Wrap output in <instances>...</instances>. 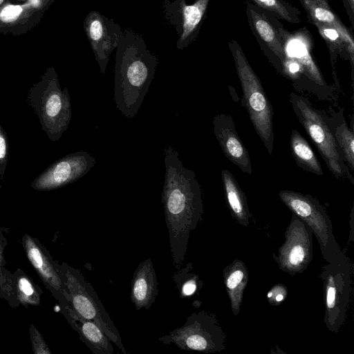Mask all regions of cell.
Wrapping results in <instances>:
<instances>
[{
    "mask_svg": "<svg viewBox=\"0 0 354 354\" xmlns=\"http://www.w3.org/2000/svg\"><path fill=\"white\" fill-rule=\"evenodd\" d=\"M288 295L287 287L282 283H278L272 286L267 294V299L272 306L281 304Z\"/></svg>",
    "mask_w": 354,
    "mask_h": 354,
    "instance_id": "obj_32",
    "label": "cell"
},
{
    "mask_svg": "<svg viewBox=\"0 0 354 354\" xmlns=\"http://www.w3.org/2000/svg\"><path fill=\"white\" fill-rule=\"evenodd\" d=\"M3 1V0H0V5L1 4V3Z\"/></svg>",
    "mask_w": 354,
    "mask_h": 354,
    "instance_id": "obj_36",
    "label": "cell"
},
{
    "mask_svg": "<svg viewBox=\"0 0 354 354\" xmlns=\"http://www.w3.org/2000/svg\"><path fill=\"white\" fill-rule=\"evenodd\" d=\"M21 242L28 260L46 288L58 301L63 313L70 306L69 295L59 270V263L36 238L25 234Z\"/></svg>",
    "mask_w": 354,
    "mask_h": 354,
    "instance_id": "obj_14",
    "label": "cell"
},
{
    "mask_svg": "<svg viewBox=\"0 0 354 354\" xmlns=\"http://www.w3.org/2000/svg\"><path fill=\"white\" fill-rule=\"evenodd\" d=\"M271 16L292 24L301 22L298 8L285 0H250Z\"/></svg>",
    "mask_w": 354,
    "mask_h": 354,
    "instance_id": "obj_27",
    "label": "cell"
},
{
    "mask_svg": "<svg viewBox=\"0 0 354 354\" xmlns=\"http://www.w3.org/2000/svg\"><path fill=\"white\" fill-rule=\"evenodd\" d=\"M228 46L242 88V104L268 153L272 155L274 146L272 106L239 44L232 39Z\"/></svg>",
    "mask_w": 354,
    "mask_h": 354,
    "instance_id": "obj_4",
    "label": "cell"
},
{
    "mask_svg": "<svg viewBox=\"0 0 354 354\" xmlns=\"http://www.w3.org/2000/svg\"><path fill=\"white\" fill-rule=\"evenodd\" d=\"M223 276L232 312L234 316H237L249 280L248 268L243 261L234 259L223 269Z\"/></svg>",
    "mask_w": 354,
    "mask_h": 354,
    "instance_id": "obj_21",
    "label": "cell"
},
{
    "mask_svg": "<svg viewBox=\"0 0 354 354\" xmlns=\"http://www.w3.org/2000/svg\"><path fill=\"white\" fill-rule=\"evenodd\" d=\"M344 7L346 9L351 24L352 28H354V0H342Z\"/></svg>",
    "mask_w": 354,
    "mask_h": 354,
    "instance_id": "obj_34",
    "label": "cell"
},
{
    "mask_svg": "<svg viewBox=\"0 0 354 354\" xmlns=\"http://www.w3.org/2000/svg\"><path fill=\"white\" fill-rule=\"evenodd\" d=\"M164 154L165 175L161 202L176 271L185 260L190 233L202 218L203 205L195 173L183 166L178 152L171 145L165 148Z\"/></svg>",
    "mask_w": 354,
    "mask_h": 354,
    "instance_id": "obj_1",
    "label": "cell"
},
{
    "mask_svg": "<svg viewBox=\"0 0 354 354\" xmlns=\"http://www.w3.org/2000/svg\"><path fill=\"white\" fill-rule=\"evenodd\" d=\"M313 25L317 28L328 48L336 86H338V80L335 72V65L338 55L342 59L349 61L351 66L352 80H353L354 59L351 58L348 47L340 32L334 27L328 25L317 23Z\"/></svg>",
    "mask_w": 354,
    "mask_h": 354,
    "instance_id": "obj_24",
    "label": "cell"
},
{
    "mask_svg": "<svg viewBox=\"0 0 354 354\" xmlns=\"http://www.w3.org/2000/svg\"><path fill=\"white\" fill-rule=\"evenodd\" d=\"M14 290L19 304L26 308L39 306L42 289L39 287L23 270L17 268L12 272Z\"/></svg>",
    "mask_w": 354,
    "mask_h": 354,
    "instance_id": "obj_26",
    "label": "cell"
},
{
    "mask_svg": "<svg viewBox=\"0 0 354 354\" xmlns=\"http://www.w3.org/2000/svg\"><path fill=\"white\" fill-rule=\"evenodd\" d=\"M279 196L291 212L315 234L321 254L326 262L333 261L342 252L334 236L332 222L326 209L316 198L287 189L281 190Z\"/></svg>",
    "mask_w": 354,
    "mask_h": 354,
    "instance_id": "obj_9",
    "label": "cell"
},
{
    "mask_svg": "<svg viewBox=\"0 0 354 354\" xmlns=\"http://www.w3.org/2000/svg\"><path fill=\"white\" fill-rule=\"evenodd\" d=\"M115 50L114 102L122 115L133 119L153 80L158 57L141 35L129 28L122 30Z\"/></svg>",
    "mask_w": 354,
    "mask_h": 354,
    "instance_id": "obj_2",
    "label": "cell"
},
{
    "mask_svg": "<svg viewBox=\"0 0 354 354\" xmlns=\"http://www.w3.org/2000/svg\"><path fill=\"white\" fill-rule=\"evenodd\" d=\"M27 102L48 138L58 141L68 128L72 111L68 90L61 88L54 71H49L29 88Z\"/></svg>",
    "mask_w": 354,
    "mask_h": 354,
    "instance_id": "obj_3",
    "label": "cell"
},
{
    "mask_svg": "<svg viewBox=\"0 0 354 354\" xmlns=\"http://www.w3.org/2000/svg\"><path fill=\"white\" fill-rule=\"evenodd\" d=\"M291 153L302 169L317 175H323L322 166L307 140L296 129L292 131L290 138Z\"/></svg>",
    "mask_w": 354,
    "mask_h": 354,
    "instance_id": "obj_25",
    "label": "cell"
},
{
    "mask_svg": "<svg viewBox=\"0 0 354 354\" xmlns=\"http://www.w3.org/2000/svg\"><path fill=\"white\" fill-rule=\"evenodd\" d=\"M352 266L344 251L322 268L324 316L328 330L338 333L344 324L350 302Z\"/></svg>",
    "mask_w": 354,
    "mask_h": 354,
    "instance_id": "obj_7",
    "label": "cell"
},
{
    "mask_svg": "<svg viewBox=\"0 0 354 354\" xmlns=\"http://www.w3.org/2000/svg\"><path fill=\"white\" fill-rule=\"evenodd\" d=\"M22 8L19 6H8L1 12V19L3 21H12L21 12Z\"/></svg>",
    "mask_w": 354,
    "mask_h": 354,
    "instance_id": "obj_33",
    "label": "cell"
},
{
    "mask_svg": "<svg viewBox=\"0 0 354 354\" xmlns=\"http://www.w3.org/2000/svg\"><path fill=\"white\" fill-rule=\"evenodd\" d=\"M210 0H195L188 4L185 0H165L162 10L165 22L172 26L178 36L176 46L183 50L198 37L206 18Z\"/></svg>",
    "mask_w": 354,
    "mask_h": 354,
    "instance_id": "obj_12",
    "label": "cell"
},
{
    "mask_svg": "<svg viewBox=\"0 0 354 354\" xmlns=\"http://www.w3.org/2000/svg\"><path fill=\"white\" fill-rule=\"evenodd\" d=\"M221 179L226 203L231 215L239 224L248 227L252 215L245 193L227 169H222Z\"/></svg>",
    "mask_w": 354,
    "mask_h": 354,
    "instance_id": "obj_22",
    "label": "cell"
},
{
    "mask_svg": "<svg viewBox=\"0 0 354 354\" xmlns=\"http://www.w3.org/2000/svg\"><path fill=\"white\" fill-rule=\"evenodd\" d=\"M7 245V239L4 236L3 229L0 227V298L4 299L12 308H17L19 303L15 294L12 273L8 270L4 259L3 252Z\"/></svg>",
    "mask_w": 354,
    "mask_h": 354,
    "instance_id": "obj_28",
    "label": "cell"
},
{
    "mask_svg": "<svg viewBox=\"0 0 354 354\" xmlns=\"http://www.w3.org/2000/svg\"><path fill=\"white\" fill-rule=\"evenodd\" d=\"M192 263L188 262L186 266L176 270L173 275L174 281L181 298L192 295L202 287L203 281L200 280L198 275L192 272Z\"/></svg>",
    "mask_w": 354,
    "mask_h": 354,
    "instance_id": "obj_29",
    "label": "cell"
},
{
    "mask_svg": "<svg viewBox=\"0 0 354 354\" xmlns=\"http://www.w3.org/2000/svg\"><path fill=\"white\" fill-rule=\"evenodd\" d=\"M8 153V140L5 130L0 124V180H2L6 169Z\"/></svg>",
    "mask_w": 354,
    "mask_h": 354,
    "instance_id": "obj_31",
    "label": "cell"
},
{
    "mask_svg": "<svg viewBox=\"0 0 354 354\" xmlns=\"http://www.w3.org/2000/svg\"><path fill=\"white\" fill-rule=\"evenodd\" d=\"M279 32L283 41L285 58L292 59L302 66L307 78L317 92L318 99L335 100L337 89L326 83L313 57V40L310 32L306 27L290 32L283 25L280 26Z\"/></svg>",
    "mask_w": 354,
    "mask_h": 354,
    "instance_id": "obj_11",
    "label": "cell"
},
{
    "mask_svg": "<svg viewBox=\"0 0 354 354\" xmlns=\"http://www.w3.org/2000/svg\"><path fill=\"white\" fill-rule=\"evenodd\" d=\"M213 125L215 136L225 157L243 172L252 174L248 151L236 131L231 115L224 113L214 115Z\"/></svg>",
    "mask_w": 354,
    "mask_h": 354,
    "instance_id": "obj_17",
    "label": "cell"
},
{
    "mask_svg": "<svg viewBox=\"0 0 354 354\" xmlns=\"http://www.w3.org/2000/svg\"><path fill=\"white\" fill-rule=\"evenodd\" d=\"M62 314L93 354L113 353L111 339L94 322L81 317L71 306Z\"/></svg>",
    "mask_w": 354,
    "mask_h": 354,
    "instance_id": "obj_19",
    "label": "cell"
},
{
    "mask_svg": "<svg viewBox=\"0 0 354 354\" xmlns=\"http://www.w3.org/2000/svg\"><path fill=\"white\" fill-rule=\"evenodd\" d=\"M226 335L216 315L207 310L194 312L185 324L158 337L162 344H174L183 351L205 353L221 352L225 348Z\"/></svg>",
    "mask_w": 354,
    "mask_h": 354,
    "instance_id": "obj_8",
    "label": "cell"
},
{
    "mask_svg": "<svg viewBox=\"0 0 354 354\" xmlns=\"http://www.w3.org/2000/svg\"><path fill=\"white\" fill-rule=\"evenodd\" d=\"M306 10L308 21L328 25L336 28L346 41L351 57L354 59V39L349 30L333 10L328 0H298Z\"/></svg>",
    "mask_w": 354,
    "mask_h": 354,
    "instance_id": "obj_20",
    "label": "cell"
},
{
    "mask_svg": "<svg viewBox=\"0 0 354 354\" xmlns=\"http://www.w3.org/2000/svg\"><path fill=\"white\" fill-rule=\"evenodd\" d=\"M290 103L298 120L321 154L330 171L337 178L348 180L354 185V178L344 161L324 113L315 109L308 99L295 93L290 94Z\"/></svg>",
    "mask_w": 354,
    "mask_h": 354,
    "instance_id": "obj_5",
    "label": "cell"
},
{
    "mask_svg": "<svg viewBox=\"0 0 354 354\" xmlns=\"http://www.w3.org/2000/svg\"><path fill=\"white\" fill-rule=\"evenodd\" d=\"M95 163V158L86 151L69 153L46 168L32 180L30 187L37 191L62 187L84 176Z\"/></svg>",
    "mask_w": 354,
    "mask_h": 354,
    "instance_id": "obj_13",
    "label": "cell"
},
{
    "mask_svg": "<svg viewBox=\"0 0 354 354\" xmlns=\"http://www.w3.org/2000/svg\"><path fill=\"white\" fill-rule=\"evenodd\" d=\"M248 23L262 51L279 73L286 55L278 19L263 11L251 1L245 2Z\"/></svg>",
    "mask_w": 354,
    "mask_h": 354,
    "instance_id": "obj_15",
    "label": "cell"
},
{
    "mask_svg": "<svg viewBox=\"0 0 354 354\" xmlns=\"http://www.w3.org/2000/svg\"><path fill=\"white\" fill-rule=\"evenodd\" d=\"M353 208L352 209V211H351V219H350V225H351V230H350V235H349V240H348V242L350 241H353L354 239H353Z\"/></svg>",
    "mask_w": 354,
    "mask_h": 354,
    "instance_id": "obj_35",
    "label": "cell"
},
{
    "mask_svg": "<svg viewBox=\"0 0 354 354\" xmlns=\"http://www.w3.org/2000/svg\"><path fill=\"white\" fill-rule=\"evenodd\" d=\"M30 338L34 354H51L52 352L46 343L40 332L34 324L29 327Z\"/></svg>",
    "mask_w": 354,
    "mask_h": 354,
    "instance_id": "obj_30",
    "label": "cell"
},
{
    "mask_svg": "<svg viewBox=\"0 0 354 354\" xmlns=\"http://www.w3.org/2000/svg\"><path fill=\"white\" fill-rule=\"evenodd\" d=\"M284 242L272 257L279 269L290 276L305 271L313 259V232L292 214L286 230Z\"/></svg>",
    "mask_w": 354,
    "mask_h": 354,
    "instance_id": "obj_10",
    "label": "cell"
},
{
    "mask_svg": "<svg viewBox=\"0 0 354 354\" xmlns=\"http://www.w3.org/2000/svg\"><path fill=\"white\" fill-rule=\"evenodd\" d=\"M344 110H332L330 115L324 113L325 120L330 129L342 158L350 170L354 171V134L344 116Z\"/></svg>",
    "mask_w": 354,
    "mask_h": 354,
    "instance_id": "obj_23",
    "label": "cell"
},
{
    "mask_svg": "<svg viewBox=\"0 0 354 354\" xmlns=\"http://www.w3.org/2000/svg\"><path fill=\"white\" fill-rule=\"evenodd\" d=\"M158 295V282L152 261H142L135 270L130 290V299L137 310H149Z\"/></svg>",
    "mask_w": 354,
    "mask_h": 354,
    "instance_id": "obj_18",
    "label": "cell"
},
{
    "mask_svg": "<svg viewBox=\"0 0 354 354\" xmlns=\"http://www.w3.org/2000/svg\"><path fill=\"white\" fill-rule=\"evenodd\" d=\"M59 270L69 295L71 308L81 317L98 325L122 353L126 354L119 331L92 285L78 269L64 262L59 263Z\"/></svg>",
    "mask_w": 354,
    "mask_h": 354,
    "instance_id": "obj_6",
    "label": "cell"
},
{
    "mask_svg": "<svg viewBox=\"0 0 354 354\" xmlns=\"http://www.w3.org/2000/svg\"><path fill=\"white\" fill-rule=\"evenodd\" d=\"M84 29L104 75L110 55L118 46L122 30L119 24L97 11L88 12L84 21Z\"/></svg>",
    "mask_w": 354,
    "mask_h": 354,
    "instance_id": "obj_16",
    "label": "cell"
}]
</instances>
